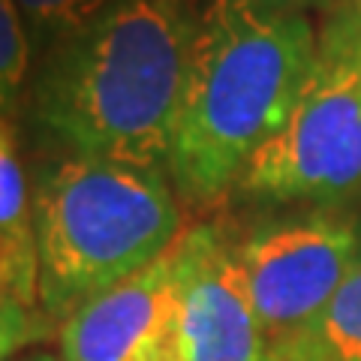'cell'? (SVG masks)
<instances>
[{
  "mask_svg": "<svg viewBox=\"0 0 361 361\" xmlns=\"http://www.w3.org/2000/svg\"><path fill=\"white\" fill-rule=\"evenodd\" d=\"M247 4H262V6H274V9H292V13H310V9H325L331 13L346 0H247Z\"/></svg>",
  "mask_w": 361,
  "mask_h": 361,
  "instance_id": "cell-13",
  "label": "cell"
},
{
  "mask_svg": "<svg viewBox=\"0 0 361 361\" xmlns=\"http://www.w3.org/2000/svg\"><path fill=\"white\" fill-rule=\"evenodd\" d=\"M178 247V361H268L271 343L259 322L235 235L223 223H196Z\"/></svg>",
  "mask_w": 361,
  "mask_h": 361,
  "instance_id": "cell-6",
  "label": "cell"
},
{
  "mask_svg": "<svg viewBox=\"0 0 361 361\" xmlns=\"http://www.w3.org/2000/svg\"><path fill=\"white\" fill-rule=\"evenodd\" d=\"M33 42L16 0H0V115H9L27 87Z\"/></svg>",
  "mask_w": 361,
  "mask_h": 361,
  "instance_id": "cell-11",
  "label": "cell"
},
{
  "mask_svg": "<svg viewBox=\"0 0 361 361\" xmlns=\"http://www.w3.org/2000/svg\"><path fill=\"white\" fill-rule=\"evenodd\" d=\"M319 30L307 13L247 0H208L178 111L169 180L205 205L238 187L256 151L289 118Z\"/></svg>",
  "mask_w": 361,
  "mask_h": 361,
  "instance_id": "cell-2",
  "label": "cell"
},
{
  "mask_svg": "<svg viewBox=\"0 0 361 361\" xmlns=\"http://www.w3.org/2000/svg\"><path fill=\"white\" fill-rule=\"evenodd\" d=\"M13 361H63V358H61V355H54V353H45V349H37V353L16 355Z\"/></svg>",
  "mask_w": 361,
  "mask_h": 361,
  "instance_id": "cell-15",
  "label": "cell"
},
{
  "mask_svg": "<svg viewBox=\"0 0 361 361\" xmlns=\"http://www.w3.org/2000/svg\"><path fill=\"white\" fill-rule=\"evenodd\" d=\"M30 33L33 49L42 54L61 39L90 25L111 0H16Z\"/></svg>",
  "mask_w": 361,
  "mask_h": 361,
  "instance_id": "cell-10",
  "label": "cell"
},
{
  "mask_svg": "<svg viewBox=\"0 0 361 361\" xmlns=\"http://www.w3.org/2000/svg\"><path fill=\"white\" fill-rule=\"evenodd\" d=\"M235 253L274 349L295 341L361 268V217L341 208L271 217L235 238Z\"/></svg>",
  "mask_w": 361,
  "mask_h": 361,
  "instance_id": "cell-5",
  "label": "cell"
},
{
  "mask_svg": "<svg viewBox=\"0 0 361 361\" xmlns=\"http://www.w3.org/2000/svg\"><path fill=\"white\" fill-rule=\"evenodd\" d=\"M295 361H361V268L295 341L274 346Z\"/></svg>",
  "mask_w": 361,
  "mask_h": 361,
  "instance_id": "cell-9",
  "label": "cell"
},
{
  "mask_svg": "<svg viewBox=\"0 0 361 361\" xmlns=\"http://www.w3.org/2000/svg\"><path fill=\"white\" fill-rule=\"evenodd\" d=\"M51 325L54 319L42 310L0 301V361H13L18 353L45 341L51 334Z\"/></svg>",
  "mask_w": 361,
  "mask_h": 361,
  "instance_id": "cell-12",
  "label": "cell"
},
{
  "mask_svg": "<svg viewBox=\"0 0 361 361\" xmlns=\"http://www.w3.org/2000/svg\"><path fill=\"white\" fill-rule=\"evenodd\" d=\"M199 18L196 0H111L42 54L33 123L66 154L166 169Z\"/></svg>",
  "mask_w": 361,
  "mask_h": 361,
  "instance_id": "cell-1",
  "label": "cell"
},
{
  "mask_svg": "<svg viewBox=\"0 0 361 361\" xmlns=\"http://www.w3.org/2000/svg\"><path fill=\"white\" fill-rule=\"evenodd\" d=\"M268 361H295V358H289V355H283V353H271Z\"/></svg>",
  "mask_w": 361,
  "mask_h": 361,
  "instance_id": "cell-17",
  "label": "cell"
},
{
  "mask_svg": "<svg viewBox=\"0 0 361 361\" xmlns=\"http://www.w3.org/2000/svg\"><path fill=\"white\" fill-rule=\"evenodd\" d=\"M33 229L39 310L61 322L157 262L184 217L166 169L63 154L33 184Z\"/></svg>",
  "mask_w": 361,
  "mask_h": 361,
  "instance_id": "cell-3",
  "label": "cell"
},
{
  "mask_svg": "<svg viewBox=\"0 0 361 361\" xmlns=\"http://www.w3.org/2000/svg\"><path fill=\"white\" fill-rule=\"evenodd\" d=\"M235 190L253 202L313 208L361 196V39L349 4L325 13L295 106Z\"/></svg>",
  "mask_w": 361,
  "mask_h": 361,
  "instance_id": "cell-4",
  "label": "cell"
},
{
  "mask_svg": "<svg viewBox=\"0 0 361 361\" xmlns=\"http://www.w3.org/2000/svg\"><path fill=\"white\" fill-rule=\"evenodd\" d=\"M178 247L82 304L61 325L63 361H148L175 337Z\"/></svg>",
  "mask_w": 361,
  "mask_h": 361,
  "instance_id": "cell-7",
  "label": "cell"
},
{
  "mask_svg": "<svg viewBox=\"0 0 361 361\" xmlns=\"http://www.w3.org/2000/svg\"><path fill=\"white\" fill-rule=\"evenodd\" d=\"M0 301L39 310L33 187L6 115H0Z\"/></svg>",
  "mask_w": 361,
  "mask_h": 361,
  "instance_id": "cell-8",
  "label": "cell"
},
{
  "mask_svg": "<svg viewBox=\"0 0 361 361\" xmlns=\"http://www.w3.org/2000/svg\"><path fill=\"white\" fill-rule=\"evenodd\" d=\"M349 9H353V18H355V27H358V39H361V0H346Z\"/></svg>",
  "mask_w": 361,
  "mask_h": 361,
  "instance_id": "cell-16",
  "label": "cell"
},
{
  "mask_svg": "<svg viewBox=\"0 0 361 361\" xmlns=\"http://www.w3.org/2000/svg\"><path fill=\"white\" fill-rule=\"evenodd\" d=\"M148 361H178V343H175V337H172V341H169L163 349H157V353H154Z\"/></svg>",
  "mask_w": 361,
  "mask_h": 361,
  "instance_id": "cell-14",
  "label": "cell"
}]
</instances>
